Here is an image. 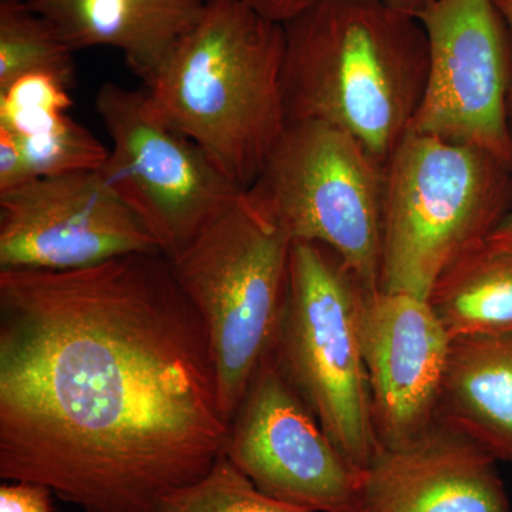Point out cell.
Here are the masks:
<instances>
[{
  "mask_svg": "<svg viewBox=\"0 0 512 512\" xmlns=\"http://www.w3.org/2000/svg\"><path fill=\"white\" fill-rule=\"evenodd\" d=\"M437 421L512 464V332L451 340Z\"/></svg>",
  "mask_w": 512,
  "mask_h": 512,
  "instance_id": "obj_15",
  "label": "cell"
},
{
  "mask_svg": "<svg viewBox=\"0 0 512 512\" xmlns=\"http://www.w3.org/2000/svg\"><path fill=\"white\" fill-rule=\"evenodd\" d=\"M94 104L111 141L99 171L167 258L244 197L197 143L158 113L144 87L106 82Z\"/></svg>",
  "mask_w": 512,
  "mask_h": 512,
  "instance_id": "obj_8",
  "label": "cell"
},
{
  "mask_svg": "<svg viewBox=\"0 0 512 512\" xmlns=\"http://www.w3.org/2000/svg\"><path fill=\"white\" fill-rule=\"evenodd\" d=\"M161 252L100 171L40 177L0 194V271H66Z\"/></svg>",
  "mask_w": 512,
  "mask_h": 512,
  "instance_id": "obj_11",
  "label": "cell"
},
{
  "mask_svg": "<svg viewBox=\"0 0 512 512\" xmlns=\"http://www.w3.org/2000/svg\"><path fill=\"white\" fill-rule=\"evenodd\" d=\"M52 494L45 485L9 481L0 487V512H53Z\"/></svg>",
  "mask_w": 512,
  "mask_h": 512,
  "instance_id": "obj_21",
  "label": "cell"
},
{
  "mask_svg": "<svg viewBox=\"0 0 512 512\" xmlns=\"http://www.w3.org/2000/svg\"><path fill=\"white\" fill-rule=\"evenodd\" d=\"M292 244L244 194L168 258L204 325L228 424L274 350Z\"/></svg>",
  "mask_w": 512,
  "mask_h": 512,
  "instance_id": "obj_5",
  "label": "cell"
},
{
  "mask_svg": "<svg viewBox=\"0 0 512 512\" xmlns=\"http://www.w3.org/2000/svg\"><path fill=\"white\" fill-rule=\"evenodd\" d=\"M156 512H313L259 491L225 454L201 480L164 498Z\"/></svg>",
  "mask_w": 512,
  "mask_h": 512,
  "instance_id": "obj_18",
  "label": "cell"
},
{
  "mask_svg": "<svg viewBox=\"0 0 512 512\" xmlns=\"http://www.w3.org/2000/svg\"><path fill=\"white\" fill-rule=\"evenodd\" d=\"M73 50L113 47L147 83L195 25L205 0H28Z\"/></svg>",
  "mask_w": 512,
  "mask_h": 512,
  "instance_id": "obj_14",
  "label": "cell"
},
{
  "mask_svg": "<svg viewBox=\"0 0 512 512\" xmlns=\"http://www.w3.org/2000/svg\"><path fill=\"white\" fill-rule=\"evenodd\" d=\"M225 456L262 493L313 512H360L363 470L268 357L229 423Z\"/></svg>",
  "mask_w": 512,
  "mask_h": 512,
  "instance_id": "obj_10",
  "label": "cell"
},
{
  "mask_svg": "<svg viewBox=\"0 0 512 512\" xmlns=\"http://www.w3.org/2000/svg\"><path fill=\"white\" fill-rule=\"evenodd\" d=\"M284 25L245 0H205L144 89L158 113L247 191L284 134Z\"/></svg>",
  "mask_w": 512,
  "mask_h": 512,
  "instance_id": "obj_3",
  "label": "cell"
},
{
  "mask_svg": "<svg viewBox=\"0 0 512 512\" xmlns=\"http://www.w3.org/2000/svg\"><path fill=\"white\" fill-rule=\"evenodd\" d=\"M70 87L49 73H30L0 90V130L29 136L52 126L72 107Z\"/></svg>",
  "mask_w": 512,
  "mask_h": 512,
  "instance_id": "obj_20",
  "label": "cell"
},
{
  "mask_svg": "<svg viewBox=\"0 0 512 512\" xmlns=\"http://www.w3.org/2000/svg\"><path fill=\"white\" fill-rule=\"evenodd\" d=\"M426 301L451 340L512 332V252L485 239L448 266Z\"/></svg>",
  "mask_w": 512,
  "mask_h": 512,
  "instance_id": "obj_16",
  "label": "cell"
},
{
  "mask_svg": "<svg viewBox=\"0 0 512 512\" xmlns=\"http://www.w3.org/2000/svg\"><path fill=\"white\" fill-rule=\"evenodd\" d=\"M487 239L491 244L512 252V208Z\"/></svg>",
  "mask_w": 512,
  "mask_h": 512,
  "instance_id": "obj_25",
  "label": "cell"
},
{
  "mask_svg": "<svg viewBox=\"0 0 512 512\" xmlns=\"http://www.w3.org/2000/svg\"><path fill=\"white\" fill-rule=\"evenodd\" d=\"M366 289L332 249L293 242L272 350L276 365L333 443L363 471L380 447L360 332Z\"/></svg>",
  "mask_w": 512,
  "mask_h": 512,
  "instance_id": "obj_6",
  "label": "cell"
},
{
  "mask_svg": "<svg viewBox=\"0 0 512 512\" xmlns=\"http://www.w3.org/2000/svg\"><path fill=\"white\" fill-rule=\"evenodd\" d=\"M497 460L437 421L404 446L379 447L363 471L360 512H510Z\"/></svg>",
  "mask_w": 512,
  "mask_h": 512,
  "instance_id": "obj_13",
  "label": "cell"
},
{
  "mask_svg": "<svg viewBox=\"0 0 512 512\" xmlns=\"http://www.w3.org/2000/svg\"><path fill=\"white\" fill-rule=\"evenodd\" d=\"M13 137L35 178L97 171L109 157V147L69 114L39 133Z\"/></svg>",
  "mask_w": 512,
  "mask_h": 512,
  "instance_id": "obj_19",
  "label": "cell"
},
{
  "mask_svg": "<svg viewBox=\"0 0 512 512\" xmlns=\"http://www.w3.org/2000/svg\"><path fill=\"white\" fill-rule=\"evenodd\" d=\"M386 167L379 289L426 299L512 208V167L481 148L409 133Z\"/></svg>",
  "mask_w": 512,
  "mask_h": 512,
  "instance_id": "obj_4",
  "label": "cell"
},
{
  "mask_svg": "<svg viewBox=\"0 0 512 512\" xmlns=\"http://www.w3.org/2000/svg\"><path fill=\"white\" fill-rule=\"evenodd\" d=\"M33 180L18 141L8 131L0 130V194L18 190Z\"/></svg>",
  "mask_w": 512,
  "mask_h": 512,
  "instance_id": "obj_22",
  "label": "cell"
},
{
  "mask_svg": "<svg viewBox=\"0 0 512 512\" xmlns=\"http://www.w3.org/2000/svg\"><path fill=\"white\" fill-rule=\"evenodd\" d=\"M147 2L177 3V2H190V0H147Z\"/></svg>",
  "mask_w": 512,
  "mask_h": 512,
  "instance_id": "obj_27",
  "label": "cell"
},
{
  "mask_svg": "<svg viewBox=\"0 0 512 512\" xmlns=\"http://www.w3.org/2000/svg\"><path fill=\"white\" fill-rule=\"evenodd\" d=\"M284 28L288 123L338 127L386 164L426 92L419 19L375 0H319Z\"/></svg>",
  "mask_w": 512,
  "mask_h": 512,
  "instance_id": "obj_2",
  "label": "cell"
},
{
  "mask_svg": "<svg viewBox=\"0 0 512 512\" xmlns=\"http://www.w3.org/2000/svg\"><path fill=\"white\" fill-rule=\"evenodd\" d=\"M426 92L410 131L481 148L512 167L510 30L494 0H436L417 16Z\"/></svg>",
  "mask_w": 512,
  "mask_h": 512,
  "instance_id": "obj_9",
  "label": "cell"
},
{
  "mask_svg": "<svg viewBox=\"0 0 512 512\" xmlns=\"http://www.w3.org/2000/svg\"><path fill=\"white\" fill-rule=\"evenodd\" d=\"M204 325L160 252L0 271V477L156 512L227 446Z\"/></svg>",
  "mask_w": 512,
  "mask_h": 512,
  "instance_id": "obj_1",
  "label": "cell"
},
{
  "mask_svg": "<svg viewBox=\"0 0 512 512\" xmlns=\"http://www.w3.org/2000/svg\"><path fill=\"white\" fill-rule=\"evenodd\" d=\"M74 52L28 0H0V90L30 73H49L73 89Z\"/></svg>",
  "mask_w": 512,
  "mask_h": 512,
  "instance_id": "obj_17",
  "label": "cell"
},
{
  "mask_svg": "<svg viewBox=\"0 0 512 512\" xmlns=\"http://www.w3.org/2000/svg\"><path fill=\"white\" fill-rule=\"evenodd\" d=\"M386 167L346 131L286 124L245 195L292 242L335 251L367 289H379Z\"/></svg>",
  "mask_w": 512,
  "mask_h": 512,
  "instance_id": "obj_7",
  "label": "cell"
},
{
  "mask_svg": "<svg viewBox=\"0 0 512 512\" xmlns=\"http://www.w3.org/2000/svg\"><path fill=\"white\" fill-rule=\"evenodd\" d=\"M363 357L380 447L404 446L437 423L451 339L426 299L366 289Z\"/></svg>",
  "mask_w": 512,
  "mask_h": 512,
  "instance_id": "obj_12",
  "label": "cell"
},
{
  "mask_svg": "<svg viewBox=\"0 0 512 512\" xmlns=\"http://www.w3.org/2000/svg\"><path fill=\"white\" fill-rule=\"evenodd\" d=\"M382 3L387 8L397 10L404 15L417 16L421 15L424 10L429 9L436 0H375Z\"/></svg>",
  "mask_w": 512,
  "mask_h": 512,
  "instance_id": "obj_24",
  "label": "cell"
},
{
  "mask_svg": "<svg viewBox=\"0 0 512 512\" xmlns=\"http://www.w3.org/2000/svg\"><path fill=\"white\" fill-rule=\"evenodd\" d=\"M497 8L500 9L501 15L507 23L508 30H510L512 42V0H494ZM508 111H510V119L512 123V86L510 92V99H508Z\"/></svg>",
  "mask_w": 512,
  "mask_h": 512,
  "instance_id": "obj_26",
  "label": "cell"
},
{
  "mask_svg": "<svg viewBox=\"0 0 512 512\" xmlns=\"http://www.w3.org/2000/svg\"><path fill=\"white\" fill-rule=\"evenodd\" d=\"M245 2L262 18L278 25H286L315 6L319 0H245Z\"/></svg>",
  "mask_w": 512,
  "mask_h": 512,
  "instance_id": "obj_23",
  "label": "cell"
}]
</instances>
